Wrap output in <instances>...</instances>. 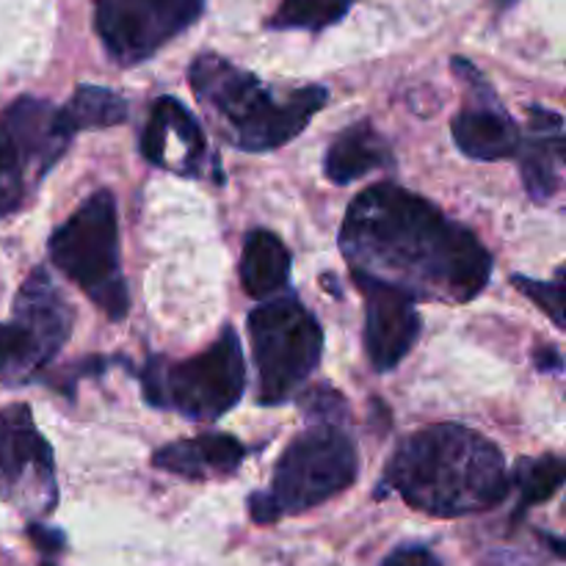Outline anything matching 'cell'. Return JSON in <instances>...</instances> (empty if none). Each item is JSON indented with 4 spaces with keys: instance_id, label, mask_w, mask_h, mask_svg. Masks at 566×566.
Here are the masks:
<instances>
[{
    "instance_id": "obj_25",
    "label": "cell",
    "mask_w": 566,
    "mask_h": 566,
    "mask_svg": "<svg viewBox=\"0 0 566 566\" xmlns=\"http://www.w3.org/2000/svg\"><path fill=\"white\" fill-rule=\"evenodd\" d=\"M28 534H31L33 545L44 553H55V551H61V545H64V539H61L59 531H50V528H44V525L33 523L31 528H28Z\"/></svg>"
},
{
    "instance_id": "obj_5",
    "label": "cell",
    "mask_w": 566,
    "mask_h": 566,
    "mask_svg": "<svg viewBox=\"0 0 566 566\" xmlns=\"http://www.w3.org/2000/svg\"><path fill=\"white\" fill-rule=\"evenodd\" d=\"M50 260L75 282L111 321L130 310L127 282L119 265V221L111 191H97L53 232Z\"/></svg>"
},
{
    "instance_id": "obj_4",
    "label": "cell",
    "mask_w": 566,
    "mask_h": 566,
    "mask_svg": "<svg viewBox=\"0 0 566 566\" xmlns=\"http://www.w3.org/2000/svg\"><path fill=\"white\" fill-rule=\"evenodd\" d=\"M359 470L354 440L340 423H318L287 446L274 470L269 492L249 495V514L271 525L287 514H302L332 501L354 484Z\"/></svg>"
},
{
    "instance_id": "obj_26",
    "label": "cell",
    "mask_w": 566,
    "mask_h": 566,
    "mask_svg": "<svg viewBox=\"0 0 566 566\" xmlns=\"http://www.w3.org/2000/svg\"><path fill=\"white\" fill-rule=\"evenodd\" d=\"M536 365H539V370L562 374L564 359H562V354H558L556 346H545V348H539V352H536Z\"/></svg>"
},
{
    "instance_id": "obj_22",
    "label": "cell",
    "mask_w": 566,
    "mask_h": 566,
    "mask_svg": "<svg viewBox=\"0 0 566 566\" xmlns=\"http://www.w3.org/2000/svg\"><path fill=\"white\" fill-rule=\"evenodd\" d=\"M354 0H282L269 25L280 31H324L348 14Z\"/></svg>"
},
{
    "instance_id": "obj_13",
    "label": "cell",
    "mask_w": 566,
    "mask_h": 566,
    "mask_svg": "<svg viewBox=\"0 0 566 566\" xmlns=\"http://www.w3.org/2000/svg\"><path fill=\"white\" fill-rule=\"evenodd\" d=\"M531 142H520V171L534 202H547L562 188V166L566 160L564 119L542 105H531Z\"/></svg>"
},
{
    "instance_id": "obj_10",
    "label": "cell",
    "mask_w": 566,
    "mask_h": 566,
    "mask_svg": "<svg viewBox=\"0 0 566 566\" xmlns=\"http://www.w3.org/2000/svg\"><path fill=\"white\" fill-rule=\"evenodd\" d=\"M0 495L36 517L59 503L53 448L33 426L28 403L0 409Z\"/></svg>"
},
{
    "instance_id": "obj_19",
    "label": "cell",
    "mask_w": 566,
    "mask_h": 566,
    "mask_svg": "<svg viewBox=\"0 0 566 566\" xmlns=\"http://www.w3.org/2000/svg\"><path fill=\"white\" fill-rule=\"evenodd\" d=\"M61 114L75 133L114 127L127 119V99L103 86H77Z\"/></svg>"
},
{
    "instance_id": "obj_7",
    "label": "cell",
    "mask_w": 566,
    "mask_h": 566,
    "mask_svg": "<svg viewBox=\"0 0 566 566\" xmlns=\"http://www.w3.org/2000/svg\"><path fill=\"white\" fill-rule=\"evenodd\" d=\"M258 365V398L265 407L285 403L302 390L324 354V329L293 296H274L249 315Z\"/></svg>"
},
{
    "instance_id": "obj_24",
    "label": "cell",
    "mask_w": 566,
    "mask_h": 566,
    "mask_svg": "<svg viewBox=\"0 0 566 566\" xmlns=\"http://www.w3.org/2000/svg\"><path fill=\"white\" fill-rule=\"evenodd\" d=\"M381 566H442V564L440 558H437L431 551H426V547L409 545V547H398L396 553H390Z\"/></svg>"
},
{
    "instance_id": "obj_2",
    "label": "cell",
    "mask_w": 566,
    "mask_h": 566,
    "mask_svg": "<svg viewBox=\"0 0 566 566\" xmlns=\"http://www.w3.org/2000/svg\"><path fill=\"white\" fill-rule=\"evenodd\" d=\"M385 481L431 517L490 512L512 490L503 453L484 434L457 423L429 426L401 442Z\"/></svg>"
},
{
    "instance_id": "obj_14",
    "label": "cell",
    "mask_w": 566,
    "mask_h": 566,
    "mask_svg": "<svg viewBox=\"0 0 566 566\" xmlns=\"http://www.w3.org/2000/svg\"><path fill=\"white\" fill-rule=\"evenodd\" d=\"M14 318L36 335L48 359L64 348L72 335V307L44 269H36L14 298Z\"/></svg>"
},
{
    "instance_id": "obj_17",
    "label": "cell",
    "mask_w": 566,
    "mask_h": 566,
    "mask_svg": "<svg viewBox=\"0 0 566 566\" xmlns=\"http://www.w3.org/2000/svg\"><path fill=\"white\" fill-rule=\"evenodd\" d=\"M392 166H396V158H392L390 144L370 122H357V125L346 127L332 142L324 160L326 177L335 186H348L354 180H363L370 171L392 169Z\"/></svg>"
},
{
    "instance_id": "obj_18",
    "label": "cell",
    "mask_w": 566,
    "mask_h": 566,
    "mask_svg": "<svg viewBox=\"0 0 566 566\" xmlns=\"http://www.w3.org/2000/svg\"><path fill=\"white\" fill-rule=\"evenodd\" d=\"M291 280V252L271 230H252L243 243L241 282L260 302L282 296Z\"/></svg>"
},
{
    "instance_id": "obj_9",
    "label": "cell",
    "mask_w": 566,
    "mask_h": 566,
    "mask_svg": "<svg viewBox=\"0 0 566 566\" xmlns=\"http://www.w3.org/2000/svg\"><path fill=\"white\" fill-rule=\"evenodd\" d=\"M205 0H94V28L111 59L133 66L199 20Z\"/></svg>"
},
{
    "instance_id": "obj_15",
    "label": "cell",
    "mask_w": 566,
    "mask_h": 566,
    "mask_svg": "<svg viewBox=\"0 0 566 566\" xmlns=\"http://www.w3.org/2000/svg\"><path fill=\"white\" fill-rule=\"evenodd\" d=\"M243 457H247V448L232 434H202L164 446L155 451L153 464L164 473L202 481L235 473Z\"/></svg>"
},
{
    "instance_id": "obj_23",
    "label": "cell",
    "mask_w": 566,
    "mask_h": 566,
    "mask_svg": "<svg viewBox=\"0 0 566 566\" xmlns=\"http://www.w3.org/2000/svg\"><path fill=\"white\" fill-rule=\"evenodd\" d=\"M514 287L523 291L525 296L534 298L542 310L553 318L556 329H566V318H564V298H566V282H564V269L556 271V280L553 282H539L531 280V276H512Z\"/></svg>"
},
{
    "instance_id": "obj_8",
    "label": "cell",
    "mask_w": 566,
    "mask_h": 566,
    "mask_svg": "<svg viewBox=\"0 0 566 566\" xmlns=\"http://www.w3.org/2000/svg\"><path fill=\"white\" fill-rule=\"evenodd\" d=\"M72 130L48 99L20 97L0 114V216L25 208L70 149Z\"/></svg>"
},
{
    "instance_id": "obj_27",
    "label": "cell",
    "mask_w": 566,
    "mask_h": 566,
    "mask_svg": "<svg viewBox=\"0 0 566 566\" xmlns=\"http://www.w3.org/2000/svg\"><path fill=\"white\" fill-rule=\"evenodd\" d=\"M503 3H512V0H503Z\"/></svg>"
},
{
    "instance_id": "obj_12",
    "label": "cell",
    "mask_w": 566,
    "mask_h": 566,
    "mask_svg": "<svg viewBox=\"0 0 566 566\" xmlns=\"http://www.w3.org/2000/svg\"><path fill=\"white\" fill-rule=\"evenodd\" d=\"M142 155L153 166L182 177H199L208 160V142L191 111L177 97L155 99L142 133Z\"/></svg>"
},
{
    "instance_id": "obj_16",
    "label": "cell",
    "mask_w": 566,
    "mask_h": 566,
    "mask_svg": "<svg viewBox=\"0 0 566 566\" xmlns=\"http://www.w3.org/2000/svg\"><path fill=\"white\" fill-rule=\"evenodd\" d=\"M453 142L473 160H501L517 155L523 136L512 116L490 97V103L468 105L453 119Z\"/></svg>"
},
{
    "instance_id": "obj_3",
    "label": "cell",
    "mask_w": 566,
    "mask_h": 566,
    "mask_svg": "<svg viewBox=\"0 0 566 566\" xmlns=\"http://www.w3.org/2000/svg\"><path fill=\"white\" fill-rule=\"evenodd\" d=\"M193 94L221 133L243 153H269L285 147L326 105L324 86L291 88L280 94L263 86L252 72L221 55L205 53L188 70Z\"/></svg>"
},
{
    "instance_id": "obj_20",
    "label": "cell",
    "mask_w": 566,
    "mask_h": 566,
    "mask_svg": "<svg viewBox=\"0 0 566 566\" xmlns=\"http://www.w3.org/2000/svg\"><path fill=\"white\" fill-rule=\"evenodd\" d=\"M566 468L558 457H542V459H523L514 468V486L520 492L517 512L514 520L523 517L528 509L547 503L558 490L564 486Z\"/></svg>"
},
{
    "instance_id": "obj_6",
    "label": "cell",
    "mask_w": 566,
    "mask_h": 566,
    "mask_svg": "<svg viewBox=\"0 0 566 566\" xmlns=\"http://www.w3.org/2000/svg\"><path fill=\"white\" fill-rule=\"evenodd\" d=\"M144 398L158 409H171L191 420H216L230 412L247 387L241 340L235 329L224 326L219 340L199 357L169 363L149 357L142 370Z\"/></svg>"
},
{
    "instance_id": "obj_1",
    "label": "cell",
    "mask_w": 566,
    "mask_h": 566,
    "mask_svg": "<svg viewBox=\"0 0 566 566\" xmlns=\"http://www.w3.org/2000/svg\"><path fill=\"white\" fill-rule=\"evenodd\" d=\"M340 249L354 271L415 298L468 304L492 276V254L468 227L396 182H376L354 199Z\"/></svg>"
},
{
    "instance_id": "obj_11",
    "label": "cell",
    "mask_w": 566,
    "mask_h": 566,
    "mask_svg": "<svg viewBox=\"0 0 566 566\" xmlns=\"http://www.w3.org/2000/svg\"><path fill=\"white\" fill-rule=\"evenodd\" d=\"M365 296V352L376 370H392L403 363L420 335V315L412 293L352 269Z\"/></svg>"
},
{
    "instance_id": "obj_21",
    "label": "cell",
    "mask_w": 566,
    "mask_h": 566,
    "mask_svg": "<svg viewBox=\"0 0 566 566\" xmlns=\"http://www.w3.org/2000/svg\"><path fill=\"white\" fill-rule=\"evenodd\" d=\"M48 363V354L25 324H20L17 318L0 324V374L9 379H22Z\"/></svg>"
}]
</instances>
